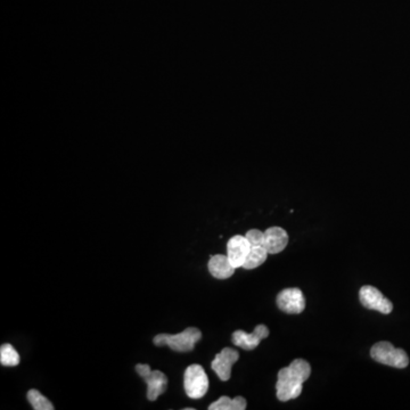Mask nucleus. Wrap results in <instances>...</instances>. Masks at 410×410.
<instances>
[{
    "label": "nucleus",
    "mask_w": 410,
    "mask_h": 410,
    "mask_svg": "<svg viewBox=\"0 0 410 410\" xmlns=\"http://www.w3.org/2000/svg\"><path fill=\"white\" fill-rule=\"evenodd\" d=\"M310 374L311 367L303 359H295L290 366L281 369L276 384L278 400L285 402L297 399L302 392L303 383L309 379Z\"/></svg>",
    "instance_id": "nucleus-1"
},
{
    "label": "nucleus",
    "mask_w": 410,
    "mask_h": 410,
    "mask_svg": "<svg viewBox=\"0 0 410 410\" xmlns=\"http://www.w3.org/2000/svg\"><path fill=\"white\" fill-rule=\"evenodd\" d=\"M202 338L199 328L188 327L178 334H158L153 338L156 347H167L177 352H190Z\"/></svg>",
    "instance_id": "nucleus-2"
},
{
    "label": "nucleus",
    "mask_w": 410,
    "mask_h": 410,
    "mask_svg": "<svg viewBox=\"0 0 410 410\" xmlns=\"http://www.w3.org/2000/svg\"><path fill=\"white\" fill-rule=\"evenodd\" d=\"M370 356L377 363L395 368H406L409 365L406 351L397 349L390 342L382 341L374 344L370 350Z\"/></svg>",
    "instance_id": "nucleus-3"
},
{
    "label": "nucleus",
    "mask_w": 410,
    "mask_h": 410,
    "mask_svg": "<svg viewBox=\"0 0 410 410\" xmlns=\"http://www.w3.org/2000/svg\"><path fill=\"white\" fill-rule=\"evenodd\" d=\"M183 388L187 397L190 399H201L208 390V379L201 365L187 367L183 375Z\"/></svg>",
    "instance_id": "nucleus-4"
},
{
    "label": "nucleus",
    "mask_w": 410,
    "mask_h": 410,
    "mask_svg": "<svg viewBox=\"0 0 410 410\" xmlns=\"http://www.w3.org/2000/svg\"><path fill=\"white\" fill-rule=\"evenodd\" d=\"M138 375L147 384V399L155 401L160 395L167 391V377L160 370H151V367L145 363H139L136 366Z\"/></svg>",
    "instance_id": "nucleus-5"
},
{
    "label": "nucleus",
    "mask_w": 410,
    "mask_h": 410,
    "mask_svg": "<svg viewBox=\"0 0 410 410\" xmlns=\"http://www.w3.org/2000/svg\"><path fill=\"white\" fill-rule=\"evenodd\" d=\"M360 302L365 308L376 310L379 313L388 315L393 310L391 301L386 299L376 287L365 285L359 290Z\"/></svg>",
    "instance_id": "nucleus-6"
},
{
    "label": "nucleus",
    "mask_w": 410,
    "mask_h": 410,
    "mask_svg": "<svg viewBox=\"0 0 410 410\" xmlns=\"http://www.w3.org/2000/svg\"><path fill=\"white\" fill-rule=\"evenodd\" d=\"M277 306L286 313H301L306 308L302 290L299 288H285L277 295Z\"/></svg>",
    "instance_id": "nucleus-7"
},
{
    "label": "nucleus",
    "mask_w": 410,
    "mask_h": 410,
    "mask_svg": "<svg viewBox=\"0 0 410 410\" xmlns=\"http://www.w3.org/2000/svg\"><path fill=\"white\" fill-rule=\"evenodd\" d=\"M240 358V354L236 350L231 347H224L221 350L220 354L215 356L212 361L211 368L215 370V374L219 376L221 381H228L231 379V367Z\"/></svg>",
    "instance_id": "nucleus-8"
},
{
    "label": "nucleus",
    "mask_w": 410,
    "mask_h": 410,
    "mask_svg": "<svg viewBox=\"0 0 410 410\" xmlns=\"http://www.w3.org/2000/svg\"><path fill=\"white\" fill-rule=\"evenodd\" d=\"M269 329L267 326L258 325L253 333H246L244 331H233V343L236 347H242L244 350H253L259 345L263 338H268Z\"/></svg>",
    "instance_id": "nucleus-9"
},
{
    "label": "nucleus",
    "mask_w": 410,
    "mask_h": 410,
    "mask_svg": "<svg viewBox=\"0 0 410 410\" xmlns=\"http://www.w3.org/2000/svg\"><path fill=\"white\" fill-rule=\"evenodd\" d=\"M251 244L246 236L236 235L231 237L227 243V256L235 268H242L249 256Z\"/></svg>",
    "instance_id": "nucleus-10"
},
{
    "label": "nucleus",
    "mask_w": 410,
    "mask_h": 410,
    "mask_svg": "<svg viewBox=\"0 0 410 410\" xmlns=\"http://www.w3.org/2000/svg\"><path fill=\"white\" fill-rule=\"evenodd\" d=\"M288 244V233L281 227H270L265 231V246L269 254L284 251Z\"/></svg>",
    "instance_id": "nucleus-11"
},
{
    "label": "nucleus",
    "mask_w": 410,
    "mask_h": 410,
    "mask_svg": "<svg viewBox=\"0 0 410 410\" xmlns=\"http://www.w3.org/2000/svg\"><path fill=\"white\" fill-rule=\"evenodd\" d=\"M208 272L217 279H227L235 272V267L231 265L227 254H217L212 256L208 260Z\"/></svg>",
    "instance_id": "nucleus-12"
},
{
    "label": "nucleus",
    "mask_w": 410,
    "mask_h": 410,
    "mask_svg": "<svg viewBox=\"0 0 410 410\" xmlns=\"http://www.w3.org/2000/svg\"><path fill=\"white\" fill-rule=\"evenodd\" d=\"M268 254L265 243L251 244L249 256L246 258L242 268L247 269V270L258 268L262 263H265Z\"/></svg>",
    "instance_id": "nucleus-13"
},
{
    "label": "nucleus",
    "mask_w": 410,
    "mask_h": 410,
    "mask_svg": "<svg viewBox=\"0 0 410 410\" xmlns=\"http://www.w3.org/2000/svg\"><path fill=\"white\" fill-rule=\"evenodd\" d=\"M246 409V400L243 397H236L233 399L224 395L213 404L208 406V410H244Z\"/></svg>",
    "instance_id": "nucleus-14"
},
{
    "label": "nucleus",
    "mask_w": 410,
    "mask_h": 410,
    "mask_svg": "<svg viewBox=\"0 0 410 410\" xmlns=\"http://www.w3.org/2000/svg\"><path fill=\"white\" fill-rule=\"evenodd\" d=\"M0 363L6 367H15L19 365V354L10 344L5 343L0 347Z\"/></svg>",
    "instance_id": "nucleus-15"
},
{
    "label": "nucleus",
    "mask_w": 410,
    "mask_h": 410,
    "mask_svg": "<svg viewBox=\"0 0 410 410\" xmlns=\"http://www.w3.org/2000/svg\"><path fill=\"white\" fill-rule=\"evenodd\" d=\"M28 401L35 410H54V406L44 395H41L38 390L32 388L26 395Z\"/></svg>",
    "instance_id": "nucleus-16"
}]
</instances>
